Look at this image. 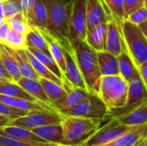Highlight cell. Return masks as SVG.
I'll return each instance as SVG.
<instances>
[{
	"mask_svg": "<svg viewBox=\"0 0 147 146\" xmlns=\"http://www.w3.org/2000/svg\"><path fill=\"white\" fill-rule=\"evenodd\" d=\"M26 45L27 47L29 48L48 51L47 42L40 32V28L34 25L30 26V29L26 34Z\"/></svg>",
	"mask_w": 147,
	"mask_h": 146,
	"instance_id": "4dcf8cb0",
	"label": "cell"
},
{
	"mask_svg": "<svg viewBox=\"0 0 147 146\" xmlns=\"http://www.w3.org/2000/svg\"><path fill=\"white\" fill-rule=\"evenodd\" d=\"M131 126L121 124L116 118H110L109 120L93 134L82 146L103 145L115 141L117 138L127 132Z\"/></svg>",
	"mask_w": 147,
	"mask_h": 146,
	"instance_id": "30bf717a",
	"label": "cell"
},
{
	"mask_svg": "<svg viewBox=\"0 0 147 146\" xmlns=\"http://www.w3.org/2000/svg\"><path fill=\"white\" fill-rule=\"evenodd\" d=\"M40 29L47 42L49 53L51 54V56L53 57V59H54V61L59 67L63 75L65 72V63L64 51H63V47L60 42L55 37H53L50 33H48L46 29L40 28Z\"/></svg>",
	"mask_w": 147,
	"mask_h": 146,
	"instance_id": "d6986e66",
	"label": "cell"
},
{
	"mask_svg": "<svg viewBox=\"0 0 147 146\" xmlns=\"http://www.w3.org/2000/svg\"><path fill=\"white\" fill-rule=\"evenodd\" d=\"M33 15L34 26L46 29L47 26V11L43 0H34Z\"/></svg>",
	"mask_w": 147,
	"mask_h": 146,
	"instance_id": "1f68e13d",
	"label": "cell"
},
{
	"mask_svg": "<svg viewBox=\"0 0 147 146\" xmlns=\"http://www.w3.org/2000/svg\"><path fill=\"white\" fill-rule=\"evenodd\" d=\"M107 34V22H102L96 25L92 30L86 33L85 41L96 52L104 50L105 40Z\"/></svg>",
	"mask_w": 147,
	"mask_h": 146,
	"instance_id": "cb8c5ba5",
	"label": "cell"
},
{
	"mask_svg": "<svg viewBox=\"0 0 147 146\" xmlns=\"http://www.w3.org/2000/svg\"><path fill=\"white\" fill-rule=\"evenodd\" d=\"M42 146H64V145H42Z\"/></svg>",
	"mask_w": 147,
	"mask_h": 146,
	"instance_id": "681fc988",
	"label": "cell"
},
{
	"mask_svg": "<svg viewBox=\"0 0 147 146\" xmlns=\"http://www.w3.org/2000/svg\"><path fill=\"white\" fill-rule=\"evenodd\" d=\"M102 8L109 18L116 24L121 26L125 21L124 0H100Z\"/></svg>",
	"mask_w": 147,
	"mask_h": 146,
	"instance_id": "603a6c76",
	"label": "cell"
},
{
	"mask_svg": "<svg viewBox=\"0 0 147 146\" xmlns=\"http://www.w3.org/2000/svg\"><path fill=\"white\" fill-rule=\"evenodd\" d=\"M145 138H147V124L131 126L109 145V146H137Z\"/></svg>",
	"mask_w": 147,
	"mask_h": 146,
	"instance_id": "4fadbf2b",
	"label": "cell"
},
{
	"mask_svg": "<svg viewBox=\"0 0 147 146\" xmlns=\"http://www.w3.org/2000/svg\"><path fill=\"white\" fill-rule=\"evenodd\" d=\"M7 80L6 79H4V78H2V77H0V83H2V82H6Z\"/></svg>",
	"mask_w": 147,
	"mask_h": 146,
	"instance_id": "c3c4849f",
	"label": "cell"
},
{
	"mask_svg": "<svg viewBox=\"0 0 147 146\" xmlns=\"http://www.w3.org/2000/svg\"><path fill=\"white\" fill-rule=\"evenodd\" d=\"M26 54L27 57L34 69V71H35V73L38 75L39 78H45V79H48L51 81H53L60 85H62V80L60 78H59L58 77H56L51 71H49L42 63H40L27 48H26Z\"/></svg>",
	"mask_w": 147,
	"mask_h": 146,
	"instance_id": "f546056e",
	"label": "cell"
},
{
	"mask_svg": "<svg viewBox=\"0 0 147 146\" xmlns=\"http://www.w3.org/2000/svg\"><path fill=\"white\" fill-rule=\"evenodd\" d=\"M39 82L40 83L49 102L51 107L58 112L63 106V103L66 98V92L62 87V85L48 80L45 78H39Z\"/></svg>",
	"mask_w": 147,
	"mask_h": 146,
	"instance_id": "7c38bea8",
	"label": "cell"
},
{
	"mask_svg": "<svg viewBox=\"0 0 147 146\" xmlns=\"http://www.w3.org/2000/svg\"><path fill=\"white\" fill-rule=\"evenodd\" d=\"M71 1V10L68 24V40L74 49L86 38V0Z\"/></svg>",
	"mask_w": 147,
	"mask_h": 146,
	"instance_id": "52a82bcc",
	"label": "cell"
},
{
	"mask_svg": "<svg viewBox=\"0 0 147 146\" xmlns=\"http://www.w3.org/2000/svg\"><path fill=\"white\" fill-rule=\"evenodd\" d=\"M124 41L121 34V26L112 21L107 22V34L104 50L118 56L122 49Z\"/></svg>",
	"mask_w": 147,
	"mask_h": 146,
	"instance_id": "5bb4252c",
	"label": "cell"
},
{
	"mask_svg": "<svg viewBox=\"0 0 147 146\" xmlns=\"http://www.w3.org/2000/svg\"><path fill=\"white\" fill-rule=\"evenodd\" d=\"M0 17L3 18V0H0ZM4 19V18H3Z\"/></svg>",
	"mask_w": 147,
	"mask_h": 146,
	"instance_id": "f6af8a7d",
	"label": "cell"
},
{
	"mask_svg": "<svg viewBox=\"0 0 147 146\" xmlns=\"http://www.w3.org/2000/svg\"><path fill=\"white\" fill-rule=\"evenodd\" d=\"M59 42L63 47L65 63V69L63 74V77H65L68 82H70L72 85L76 87L86 89V85L84 83V81L83 79L82 74L80 72L78 65L75 51L71 47L70 41L66 40V41H59Z\"/></svg>",
	"mask_w": 147,
	"mask_h": 146,
	"instance_id": "8fae6325",
	"label": "cell"
},
{
	"mask_svg": "<svg viewBox=\"0 0 147 146\" xmlns=\"http://www.w3.org/2000/svg\"><path fill=\"white\" fill-rule=\"evenodd\" d=\"M142 6H147V0H124L125 19L129 14Z\"/></svg>",
	"mask_w": 147,
	"mask_h": 146,
	"instance_id": "ab89813d",
	"label": "cell"
},
{
	"mask_svg": "<svg viewBox=\"0 0 147 146\" xmlns=\"http://www.w3.org/2000/svg\"><path fill=\"white\" fill-rule=\"evenodd\" d=\"M145 102H147V87L136 72L127 81V96L125 105L118 108H110L109 110L108 119L124 114Z\"/></svg>",
	"mask_w": 147,
	"mask_h": 146,
	"instance_id": "ba28073f",
	"label": "cell"
},
{
	"mask_svg": "<svg viewBox=\"0 0 147 146\" xmlns=\"http://www.w3.org/2000/svg\"><path fill=\"white\" fill-rule=\"evenodd\" d=\"M0 94L6 95L15 98H20L30 102H39L36 99H34L30 95H28L22 88H21L18 84H16L14 82L6 81V82L0 83Z\"/></svg>",
	"mask_w": 147,
	"mask_h": 146,
	"instance_id": "f1b7e54d",
	"label": "cell"
},
{
	"mask_svg": "<svg viewBox=\"0 0 147 146\" xmlns=\"http://www.w3.org/2000/svg\"><path fill=\"white\" fill-rule=\"evenodd\" d=\"M27 49L40 63H42L49 71H51L56 77L62 79V77H63L62 72L48 51H42V50H39V49H35V48H29V47H27Z\"/></svg>",
	"mask_w": 147,
	"mask_h": 146,
	"instance_id": "83f0119b",
	"label": "cell"
},
{
	"mask_svg": "<svg viewBox=\"0 0 147 146\" xmlns=\"http://www.w3.org/2000/svg\"><path fill=\"white\" fill-rule=\"evenodd\" d=\"M109 110V108L98 95L89 92L81 102L70 108L59 111V114L65 116H76L104 121L108 119Z\"/></svg>",
	"mask_w": 147,
	"mask_h": 146,
	"instance_id": "8992f818",
	"label": "cell"
},
{
	"mask_svg": "<svg viewBox=\"0 0 147 146\" xmlns=\"http://www.w3.org/2000/svg\"><path fill=\"white\" fill-rule=\"evenodd\" d=\"M9 120H10L9 118H7V117L3 116L2 114H0V127H3L4 126H7L9 124Z\"/></svg>",
	"mask_w": 147,
	"mask_h": 146,
	"instance_id": "ee69618b",
	"label": "cell"
},
{
	"mask_svg": "<svg viewBox=\"0 0 147 146\" xmlns=\"http://www.w3.org/2000/svg\"><path fill=\"white\" fill-rule=\"evenodd\" d=\"M0 77L4 78V79H6L7 81L13 82V80H12L10 75L9 74V72L7 71V70H6L5 67L3 66V65L1 59H0Z\"/></svg>",
	"mask_w": 147,
	"mask_h": 146,
	"instance_id": "7bdbcfd3",
	"label": "cell"
},
{
	"mask_svg": "<svg viewBox=\"0 0 147 146\" xmlns=\"http://www.w3.org/2000/svg\"><path fill=\"white\" fill-rule=\"evenodd\" d=\"M96 57L101 76L120 75L117 56L102 50L97 52Z\"/></svg>",
	"mask_w": 147,
	"mask_h": 146,
	"instance_id": "ffe728a7",
	"label": "cell"
},
{
	"mask_svg": "<svg viewBox=\"0 0 147 146\" xmlns=\"http://www.w3.org/2000/svg\"><path fill=\"white\" fill-rule=\"evenodd\" d=\"M147 6H142L141 8L134 10L131 14H129L125 20L136 24L140 25L144 22H146L147 20Z\"/></svg>",
	"mask_w": 147,
	"mask_h": 146,
	"instance_id": "74e56055",
	"label": "cell"
},
{
	"mask_svg": "<svg viewBox=\"0 0 147 146\" xmlns=\"http://www.w3.org/2000/svg\"><path fill=\"white\" fill-rule=\"evenodd\" d=\"M137 146H138V145H137Z\"/></svg>",
	"mask_w": 147,
	"mask_h": 146,
	"instance_id": "816d5d0a",
	"label": "cell"
},
{
	"mask_svg": "<svg viewBox=\"0 0 147 146\" xmlns=\"http://www.w3.org/2000/svg\"><path fill=\"white\" fill-rule=\"evenodd\" d=\"M95 146H109V144H107V145H95Z\"/></svg>",
	"mask_w": 147,
	"mask_h": 146,
	"instance_id": "f907efd6",
	"label": "cell"
},
{
	"mask_svg": "<svg viewBox=\"0 0 147 146\" xmlns=\"http://www.w3.org/2000/svg\"><path fill=\"white\" fill-rule=\"evenodd\" d=\"M28 111H25V110H22V109H18L16 108H12L10 106H8L3 102H0V114L9 118L10 120L16 119L18 117L23 116L25 115Z\"/></svg>",
	"mask_w": 147,
	"mask_h": 146,
	"instance_id": "8d00e7d4",
	"label": "cell"
},
{
	"mask_svg": "<svg viewBox=\"0 0 147 146\" xmlns=\"http://www.w3.org/2000/svg\"><path fill=\"white\" fill-rule=\"evenodd\" d=\"M118 58V64H119V71L120 76L123 77L126 81H128L136 72V67L127 52L125 44H123L122 49L120 54L117 56Z\"/></svg>",
	"mask_w": 147,
	"mask_h": 146,
	"instance_id": "4316f807",
	"label": "cell"
},
{
	"mask_svg": "<svg viewBox=\"0 0 147 146\" xmlns=\"http://www.w3.org/2000/svg\"><path fill=\"white\" fill-rule=\"evenodd\" d=\"M3 7L5 21L18 13H22L21 0H3Z\"/></svg>",
	"mask_w": 147,
	"mask_h": 146,
	"instance_id": "e575fe53",
	"label": "cell"
},
{
	"mask_svg": "<svg viewBox=\"0 0 147 146\" xmlns=\"http://www.w3.org/2000/svg\"><path fill=\"white\" fill-rule=\"evenodd\" d=\"M47 145V144L41 143H30L22 141L12 137L0 135V146H42Z\"/></svg>",
	"mask_w": 147,
	"mask_h": 146,
	"instance_id": "d590c367",
	"label": "cell"
},
{
	"mask_svg": "<svg viewBox=\"0 0 147 146\" xmlns=\"http://www.w3.org/2000/svg\"><path fill=\"white\" fill-rule=\"evenodd\" d=\"M62 87L66 92V98L63 103L62 108L58 111V113L61 110L70 108L81 102L86 96L89 94V91L86 89H82L72 85L70 82H68L65 77H62Z\"/></svg>",
	"mask_w": 147,
	"mask_h": 146,
	"instance_id": "7402d4cb",
	"label": "cell"
},
{
	"mask_svg": "<svg viewBox=\"0 0 147 146\" xmlns=\"http://www.w3.org/2000/svg\"><path fill=\"white\" fill-rule=\"evenodd\" d=\"M61 120L62 115L56 111L47 109L31 110L23 116L9 120L8 125L22 126L30 130L32 128L40 127L49 124L60 123Z\"/></svg>",
	"mask_w": 147,
	"mask_h": 146,
	"instance_id": "9c48e42d",
	"label": "cell"
},
{
	"mask_svg": "<svg viewBox=\"0 0 147 146\" xmlns=\"http://www.w3.org/2000/svg\"><path fill=\"white\" fill-rule=\"evenodd\" d=\"M97 95L109 109L121 108L127 101V81L120 75L102 76Z\"/></svg>",
	"mask_w": 147,
	"mask_h": 146,
	"instance_id": "5b68a950",
	"label": "cell"
},
{
	"mask_svg": "<svg viewBox=\"0 0 147 146\" xmlns=\"http://www.w3.org/2000/svg\"><path fill=\"white\" fill-rule=\"evenodd\" d=\"M47 11L46 30L59 41L68 40V24L71 10V0H43Z\"/></svg>",
	"mask_w": 147,
	"mask_h": 146,
	"instance_id": "3957f363",
	"label": "cell"
},
{
	"mask_svg": "<svg viewBox=\"0 0 147 146\" xmlns=\"http://www.w3.org/2000/svg\"><path fill=\"white\" fill-rule=\"evenodd\" d=\"M4 22H5V20H4L3 18L0 17V26H1V25H2V24H3V23Z\"/></svg>",
	"mask_w": 147,
	"mask_h": 146,
	"instance_id": "7dc6e473",
	"label": "cell"
},
{
	"mask_svg": "<svg viewBox=\"0 0 147 146\" xmlns=\"http://www.w3.org/2000/svg\"><path fill=\"white\" fill-rule=\"evenodd\" d=\"M136 70H137V73H138L139 77H140V79L142 80L143 83L147 87V62L136 67Z\"/></svg>",
	"mask_w": 147,
	"mask_h": 146,
	"instance_id": "b9f144b4",
	"label": "cell"
},
{
	"mask_svg": "<svg viewBox=\"0 0 147 146\" xmlns=\"http://www.w3.org/2000/svg\"><path fill=\"white\" fill-rule=\"evenodd\" d=\"M10 26L8 21H5L1 26H0V43L4 44L7 39V36L10 31Z\"/></svg>",
	"mask_w": 147,
	"mask_h": 146,
	"instance_id": "60d3db41",
	"label": "cell"
},
{
	"mask_svg": "<svg viewBox=\"0 0 147 146\" xmlns=\"http://www.w3.org/2000/svg\"><path fill=\"white\" fill-rule=\"evenodd\" d=\"M103 121L76 116L62 115L64 146H82L99 129Z\"/></svg>",
	"mask_w": 147,
	"mask_h": 146,
	"instance_id": "6da1fadb",
	"label": "cell"
},
{
	"mask_svg": "<svg viewBox=\"0 0 147 146\" xmlns=\"http://www.w3.org/2000/svg\"><path fill=\"white\" fill-rule=\"evenodd\" d=\"M115 118L121 124L128 126L147 124V102H143L134 109Z\"/></svg>",
	"mask_w": 147,
	"mask_h": 146,
	"instance_id": "44dd1931",
	"label": "cell"
},
{
	"mask_svg": "<svg viewBox=\"0 0 147 146\" xmlns=\"http://www.w3.org/2000/svg\"><path fill=\"white\" fill-rule=\"evenodd\" d=\"M16 83L18 84L21 88H22L28 95H30L32 97L36 99L40 103L46 105V106L51 108L52 109H53L51 107L50 102H49L40 83L39 82V80H34V79H30V78L21 77L16 81Z\"/></svg>",
	"mask_w": 147,
	"mask_h": 146,
	"instance_id": "2e32d148",
	"label": "cell"
},
{
	"mask_svg": "<svg viewBox=\"0 0 147 146\" xmlns=\"http://www.w3.org/2000/svg\"><path fill=\"white\" fill-rule=\"evenodd\" d=\"M121 34L135 67L147 62V37L140 27L125 20L121 24Z\"/></svg>",
	"mask_w": 147,
	"mask_h": 146,
	"instance_id": "277c9868",
	"label": "cell"
},
{
	"mask_svg": "<svg viewBox=\"0 0 147 146\" xmlns=\"http://www.w3.org/2000/svg\"><path fill=\"white\" fill-rule=\"evenodd\" d=\"M9 51L11 52L12 55L14 56V58L16 60V63L18 65L21 76L23 77L30 78V79L39 80L38 75L34 71V69H33V67H32L28 57H27L26 49L14 50V49L9 48Z\"/></svg>",
	"mask_w": 147,
	"mask_h": 146,
	"instance_id": "484cf974",
	"label": "cell"
},
{
	"mask_svg": "<svg viewBox=\"0 0 147 146\" xmlns=\"http://www.w3.org/2000/svg\"><path fill=\"white\" fill-rule=\"evenodd\" d=\"M34 0H21L22 5V14L29 26L34 25L33 9H34Z\"/></svg>",
	"mask_w": 147,
	"mask_h": 146,
	"instance_id": "f35d334b",
	"label": "cell"
},
{
	"mask_svg": "<svg viewBox=\"0 0 147 146\" xmlns=\"http://www.w3.org/2000/svg\"><path fill=\"white\" fill-rule=\"evenodd\" d=\"M0 59L9 74L10 75L13 82L16 83V81L22 77L16 59L9 51V48L2 43H0Z\"/></svg>",
	"mask_w": 147,
	"mask_h": 146,
	"instance_id": "d4e9b609",
	"label": "cell"
},
{
	"mask_svg": "<svg viewBox=\"0 0 147 146\" xmlns=\"http://www.w3.org/2000/svg\"><path fill=\"white\" fill-rule=\"evenodd\" d=\"M34 133L39 136L46 142L52 145H62L63 128L60 123L49 124L40 127L30 129Z\"/></svg>",
	"mask_w": 147,
	"mask_h": 146,
	"instance_id": "ac0fdd59",
	"label": "cell"
},
{
	"mask_svg": "<svg viewBox=\"0 0 147 146\" xmlns=\"http://www.w3.org/2000/svg\"><path fill=\"white\" fill-rule=\"evenodd\" d=\"M0 135L12 137L20 140L30 142V143H41V144L52 145V144L46 142L42 139H40L39 136L34 133L31 130L22 127V126H13V125H7L3 127H0Z\"/></svg>",
	"mask_w": 147,
	"mask_h": 146,
	"instance_id": "e0dca14e",
	"label": "cell"
},
{
	"mask_svg": "<svg viewBox=\"0 0 147 146\" xmlns=\"http://www.w3.org/2000/svg\"><path fill=\"white\" fill-rule=\"evenodd\" d=\"M138 146H147V138H145L139 145Z\"/></svg>",
	"mask_w": 147,
	"mask_h": 146,
	"instance_id": "bcb514c9",
	"label": "cell"
},
{
	"mask_svg": "<svg viewBox=\"0 0 147 146\" xmlns=\"http://www.w3.org/2000/svg\"><path fill=\"white\" fill-rule=\"evenodd\" d=\"M7 21L9 23L10 28L18 33L26 34L28 32V30L30 29L29 24L24 19L22 13H18V14L13 15Z\"/></svg>",
	"mask_w": 147,
	"mask_h": 146,
	"instance_id": "836d02e7",
	"label": "cell"
},
{
	"mask_svg": "<svg viewBox=\"0 0 147 146\" xmlns=\"http://www.w3.org/2000/svg\"><path fill=\"white\" fill-rule=\"evenodd\" d=\"M4 45L11 49H14V50L26 49L27 48L26 34H21L13 29H10Z\"/></svg>",
	"mask_w": 147,
	"mask_h": 146,
	"instance_id": "d6a6232c",
	"label": "cell"
},
{
	"mask_svg": "<svg viewBox=\"0 0 147 146\" xmlns=\"http://www.w3.org/2000/svg\"><path fill=\"white\" fill-rule=\"evenodd\" d=\"M74 51L87 90L97 95L102 77L97 63V52L90 47L85 40L81 41L74 48Z\"/></svg>",
	"mask_w": 147,
	"mask_h": 146,
	"instance_id": "7a4b0ae2",
	"label": "cell"
},
{
	"mask_svg": "<svg viewBox=\"0 0 147 146\" xmlns=\"http://www.w3.org/2000/svg\"><path fill=\"white\" fill-rule=\"evenodd\" d=\"M109 18L100 0H86V26L87 32L92 30L102 22H108Z\"/></svg>",
	"mask_w": 147,
	"mask_h": 146,
	"instance_id": "9a60e30c",
	"label": "cell"
}]
</instances>
